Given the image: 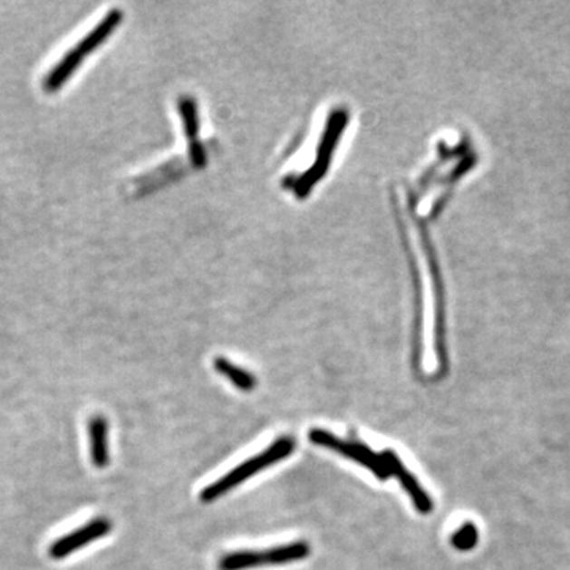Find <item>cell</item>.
Segmentation results:
<instances>
[{
    "label": "cell",
    "mask_w": 570,
    "mask_h": 570,
    "mask_svg": "<svg viewBox=\"0 0 570 570\" xmlns=\"http://www.w3.org/2000/svg\"><path fill=\"white\" fill-rule=\"evenodd\" d=\"M121 21H122V12L120 8H114L111 12H108L107 16L101 19L94 25V29L88 32L75 46H72L67 51V54L61 57L56 65L44 75V91L56 92L57 89L69 82L70 76L73 75V72L82 65V61L116 31Z\"/></svg>",
    "instance_id": "cell-1"
},
{
    "label": "cell",
    "mask_w": 570,
    "mask_h": 570,
    "mask_svg": "<svg viewBox=\"0 0 570 570\" xmlns=\"http://www.w3.org/2000/svg\"><path fill=\"white\" fill-rule=\"evenodd\" d=\"M295 450V440L290 436H283L276 439L266 450L258 453L256 457L246 459L228 474L220 477L217 482L211 483L209 487L201 491L200 499L203 502H213L227 495L228 491L237 488L241 483H245L249 477L256 476L258 472L270 468L273 464L283 461Z\"/></svg>",
    "instance_id": "cell-2"
},
{
    "label": "cell",
    "mask_w": 570,
    "mask_h": 570,
    "mask_svg": "<svg viewBox=\"0 0 570 570\" xmlns=\"http://www.w3.org/2000/svg\"><path fill=\"white\" fill-rule=\"evenodd\" d=\"M311 553V546L307 542H294L287 546H273L260 552L228 553L219 561L220 570H247L262 565H283L306 559Z\"/></svg>",
    "instance_id": "cell-3"
},
{
    "label": "cell",
    "mask_w": 570,
    "mask_h": 570,
    "mask_svg": "<svg viewBox=\"0 0 570 570\" xmlns=\"http://www.w3.org/2000/svg\"><path fill=\"white\" fill-rule=\"evenodd\" d=\"M309 439L313 444L330 449V450L336 451L339 455L349 458L355 463L362 464L381 480H387L391 476L387 464L383 461L382 455L371 450L370 447H366V445L353 442V440H344V439L338 438L325 430H311Z\"/></svg>",
    "instance_id": "cell-4"
},
{
    "label": "cell",
    "mask_w": 570,
    "mask_h": 570,
    "mask_svg": "<svg viewBox=\"0 0 570 570\" xmlns=\"http://www.w3.org/2000/svg\"><path fill=\"white\" fill-rule=\"evenodd\" d=\"M113 523L107 517H97L92 521H88L78 529H73L67 536H63L51 544L48 555L53 559H65L72 553L82 550L84 546L92 544L95 540L105 537L111 533Z\"/></svg>",
    "instance_id": "cell-5"
},
{
    "label": "cell",
    "mask_w": 570,
    "mask_h": 570,
    "mask_svg": "<svg viewBox=\"0 0 570 570\" xmlns=\"http://www.w3.org/2000/svg\"><path fill=\"white\" fill-rule=\"evenodd\" d=\"M381 455H382L383 461L389 468L390 474L395 476L401 483L402 488L408 491L409 498L414 502L415 508L419 510V514H431L432 508H434L431 498L428 496L420 482L415 478L414 474L402 464L401 459L396 455L395 451L385 450Z\"/></svg>",
    "instance_id": "cell-6"
},
{
    "label": "cell",
    "mask_w": 570,
    "mask_h": 570,
    "mask_svg": "<svg viewBox=\"0 0 570 570\" xmlns=\"http://www.w3.org/2000/svg\"><path fill=\"white\" fill-rule=\"evenodd\" d=\"M108 420L105 415H91L88 420L89 451L91 463L97 469H105L110 464V449H108Z\"/></svg>",
    "instance_id": "cell-7"
},
{
    "label": "cell",
    "mask_w": 570,
    "mask_h": 570,
    "mask_svg": "<svg viewBox=\"0 0 570 570\" xmlns=\"http://www.w3.org/2000/svg\"><path fill=\"white\" fill-rule=\"evenodd\" d=\"M216 371L227 377L230 382L237 387V389L243 390V391H251V390L257 387V381L256 377L252 376L251 372L241 370L237 364H233L232 362H228L226 358H217L214 362Z\"/></svg>",
    "instance_id": "cell-8"
},
{
    "label": "cell",
    "mask_w": 570,
    "mask_h": 570,
    "mask_svg": "<svg viewBox=\"0 0 570 570\" xmlns=\"http://www.w3.org/2000/svg\"><path fill=\"white\" fill-rule=\"evenodd\" d=\"M478 542V529L472 523H464L463 527H458L451 536V546L459 552H469L476 548Z\"/></svg>",
    "instance_id": "cell-9"
}]
</instances>
